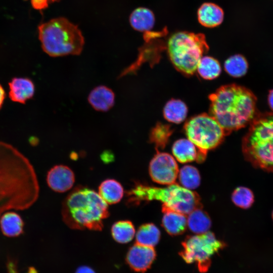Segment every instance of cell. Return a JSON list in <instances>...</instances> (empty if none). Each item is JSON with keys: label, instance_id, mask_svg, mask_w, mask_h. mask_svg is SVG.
Segmentation results:
<instances>
[{"label": "cell", "instance_id": "obj_1", "mask_svg": "<svg viewBox=\"0 0 273 273\" xmlns=\"http://www.w3.org/2000/svg\"><path fill=\"white\" fill-rule=\"evenodd\" d=\"M39 187L32 164L13 146L0 141V217L8 210H23L38 199Z\"/></svg>", "mask_w": 273, "mask_h": 273}, {"label": "cell", "instance_id": "obj_2", "mask_svg": "<svg viewBox=\"0 0 273 273\" xmlns=\"http://www.w3.org/2000/svg\"><path fill=\"white\" fill-rule=\"evenodd\" d=\"M209 98V114L218 122L226 135L249 125L259 113L256 96L241 85H223Z\"/></svg>", "mask_w": 273, "mask_h": 273}, {"label": "cell", "instance_id": "obj_3", "mask_svg": "<svg viewBox=\"0 0 273 273\" xmlns=\"http://www.w3.org/2000/svg\"><path fill=\"white\" fill-rule=\"evenodd\" d=\"M62 216L65 223L72 229L101 231L103 220L109 215L107 204L93 190L76 187L62 203Z\"/></svg>", "mask_w": 273, "mask_h": 273}, {"label": "cell", "instance_id": "obj_4", "mask_svg": "<svg viewBox=\"0 0 273 273\" xmlns=\"http://www.w3.org/2000/svg\"><path fill=\"white\" fill-rule=\"evenodd\" d=\"M242 140L245 160L254 167L273 172V112L259 113Z\"/></svg>", "mask_w": 273, "mask_h": 273}, {"label": "cell", "instance_id": "obj_5", "mask_svg": "<svg viewBox=\"0 0 273 273\" xmlns=\"http://www.w3.org/2000/svg\"><path fill=\"white\" fill-rule=\"evenodd\" d=\"M127 195L130 203L157 200L162 202V206L186 215L202 208L197 193L175 183L164 188L137 183Z\"/></svg>", "mask_w": 273, "mask_h": 273}, {"label": "cell", "instance_id": "obj_6", "mask_svg": "<svg viewBox=\"0 0 273 273\" xmlns=\"http://www.w3.org/2000/svg\"><path fill=\"white\" fill-rule=\"evenodd\" d=\"M38 29L42 49L50 56L79 55L82 50L84 41L81 31L65 18L53 19Z\"/></svg>", "mask_w": 273, "mask_h": 273}, {"label": "cell", "instance_id": "obj_7", "mask_svg": "<svg viewBox=\"0 0 273 273\" xmlns=\"http://www.w3.org/2000/svg\"><path fill=\"white\" fill-rule=\"evenodd\" d=\"M166 48L175 68L191 75L196 71L200 59L209 47L203 34L178 31L168 38Z\"/></svg>", "mask_w": 273, "mask_h": 273}, {"label": "cell", "instance_id": "obj_8", "mask_svg": "<svg viewBox=\"0 0 273 273\" xmlns=\"http://www.w3.org/2000/svg\"><path fill=\"white\" fill-rule=\"evenodd\" d=\"M184 128L188 139L198 149V163L203 162L208 151L219 145L226 135L215 119L206 113L191 118L185 123Z\"/></svg>", "mask_w": 273, "mask_h": 273}, {"label": "cell", "instance_id": "obj_9", "mask_svg": "<svg viewBox=\"0 0 273 273\" xmlns=\"http://www.w3.org/2000/svg\"><path fill=\"white\" fill-rule=\"evenodd\" d=\"M181 244L183 249L179 255L187 263H196L201 272L208 270L211 257L225 246L210 232L189 236Z\"/></svg>", "mask_w": 273, "mask_h": 273}, {"label": "cell", "instance_id": "obj_10", "mask_svg": "<svg viewBox=\"0 0 273 273\" xmlns=\"http://www.w3.org/2000/svg\"><path fill=\"white\" fill-rule=\"evenodd\" d=\"M149 171L152 179L161 185L175 183L178 173V166L173 157L157 150L150 162Z\"/></svg>", "mask_w": 273, "mask_h": 273}, {"label": "cell", "instance_id": "obj_11", "mask_svg": "<svg viewBox=\"0 0 273 273\" xmlns=\"http://www.w3.org/2000/svg\"><path fill=\"white\" fill-rule=\"evenodd\" d=\"M156 255L153 247L135 243L127 254L126 261L134 271L144 272L151 266Z\"/></svg>", "mask_w": 273, "mask_h": 273}, {"label": "cell", "instance_id": "obj_12", "mask_svg": "<svg viewBox=\"0 0 273 273\" xmlns=\"http://www.w3.org/2000/svg\"><path fill=\"white\" fill-rule=\"evenodd\" d=\"M46 180L48 186L53 191L63 193L71 189L75 181L72 170L68 166L57 165L48 172Z\"/></svg>", "mask_w": 273, "mask_h": 273}, {"label": "cell", "instance_id": "obj_13", "mask_svg": "<svg viewBox=\"0 0 273 273\" xmlns=\"http://www.w3.org/2000/svg\"><path fill=\"white\" fill-rule=\"evenodd\" d=\"M9 96L15 102L25 104L35 93L33 82L27 77H14L9 82Z\"/></svg>", "mask_w": 273, "mask_h": 273}, {"label": "cell", "instance_id": "obj_14", "mask_svg": "<svg viewBox=\"0 0 273 273\" xmlns=\"http://www.w3.org/2000/svg\"><path fill=\"white\" fill-rule=\"evenodd\" d=\"M163 216L162 225L170 235L177 236L185 232L187 225L186 215L166 207H162Z\"/></svg>", "mask_w": 273, "mask_h": 273}, {"label": "cell", "instance_id": "obj_15", "mask_svg": "<svg viewBox=\"0 0 273 273\" xmlns=\"http://www.w3.org/2000/svg\"><path fill=\"white\" fill-rule=\"evenodd\" d=\"M197 17L199 22L202 26L213 28L222 22L224 12L221 8L215 4L205 3L199 8Z\"/></svg>", "mask_w": 273, "mask_h": 273}, {"label": "cell", "instance_id": "obj_16", "mask_svg": "<svg viewBox=\"0 0 273 273\" xmlns=\"http://www.w3.org/2000/svg\"><path fill=\"white\" fill-rule=\"evenodd\" d=\"M88 100L94 109L97 111L105 112L113 106L115 102V95L113 92L108 87L100 85L91 91Z\"/></svg>", "mask_w": 273, "mask_h": 273}, {"label": "cell", "instance_id": "obj_17", "mask_svg": "<svg viewBox=\"0 0 273 273\" xmlns=\"http://www.w3.org/2000/svg\"><path fill=\"white\" fill-rule=\"evenodd\" d=\"M12 210H8L1 215L0 228L5 236L15 237L23 233L24 222L18 213Z\"/></svg>", "mask_w": 273, "mask_h": 273}, {"label": "cell", "instance_id": "obj_18", "mask_svg": "<svg viewBox=\"0 0 273 273\" xmlns=\"http://www.w3.org/2000/svg\"><path fill=\"white\" fill-rule=\"evenodd\" d=\"M155 16L153 12L146 8H138L130 14L129 22L135 30L147 32L151 31L155 24Z\"/></svg>", "mask_w": 273, "mask_h": 273}, {"label": "cell", "instance_id": "obj_19", "mask_svg": "<svg viewBox=\"0 0 273 273\" xmlns=\"http://www.w3.org/2000/svg\"><path fill=\"white\" fill-rule=\"evenodd\" d=\"M172 152L180 163H185L197 160L198 149L188 139H181L175 141L172 146Z\"/></svg>", "mask_w": 273, "mask_h": 273}, {"label": "cell", "instance_id": "obj_20", "mask_svg": "<svg viewBox=\"0 0 273 273\" xmlns=\"http://www.w3.org/2000/svg\"><path fill=\"white\" fill-rule=\"evenodd\" d=\"M98 194L103 200L109 204L120 202L124 195L123 187L114 179H107L100 184Z\"/></svg>", "mask_w": 273, "mask_h": 273}, {"label": "cell", "instance_id": "obj_21", "mask_svg": "<svg viewBox=\"0 0 273 273\" xmlns=\"http://www.w3.org/2000/svg\"><path fill=\"white\" fill-rule=\"evenodd\" d=\"M188 214L187 225L191 231L196 234L208 232L211 225V219L201 208H197Z\"/></svg>", "mask_w": 273, "mask_h": 273}, {"label": "cell", "instance_id": "obj_22", "mask_svg": "<svg viewBox=\"0 0 273 273\" xmlns=\"http://www.w3.org/2000/svg\"><path fill=\"white\" fill-rule=\"evenodd\" d=\"M160 238L159 229L152 223L142 224L139 228L135 236L136 243L153 247Z\"/></svg>", "mask_w": 273, "mask_h": 273}, {"label": "cell", "instance_id": "obj_23", "mask_svg": "<svg viewBox=\"0 0 273 273\" xmlns=\"http://www.w3.org/2000/svg\"><path fill=\"white\" fill-rule=\"evenodd\" d=\"M188 108L186 105L179 100L172 99L169 101L163 109L164 118L168 121L179 123L186 118Z\"/></svg>", "mask_w": 273, "mask_h": 273}, {"label": "cell", "instance_id": "obj_24", "mask_svg": "<svg viewBox=\"0 0 273 273\" xmlns=\"http://www.w3.org/2000/svg\"><path fill=\"white\" fill-rule=\"evenodd\" d=\"M111 234L117 242L127 243L131 241L134 236V226L129 220H120L112 225Z\"/></svg>", "mask_w": 273, "mask_h": 273}, {"label": "cell", "instance_id": "obj_25", "mask_svg": "<svg viewBox=\"0 0 273 273\" xmlns=\"http://www.w3.org/2000/svg\"><path fill=\"white\" fill-rule=\"evenodd\" d=\"M197 70L203 78L208 80L218 77L221 72V67L218 61L209 57H202L198 64Z\"/></svg>", "mask_w": 273, "mask_h": 273}, {"label": "cell", "instance_id": "obj_26", "mask_svg": "<svg viewBox=\"0 0 273 273\" xmlns=\"http://www.w3.org/2000/svg\"><path fill=\"white\" fill-rule=\"evenodd\" d=\"M248 64L244 56L237 54L229 58L224 63L226 72L234 77H240L247 72Z\"/></svg>", "mask_w": 273, "mask_h": 273}, {"label": "cell", "instance_id": "obj_27", "mask_svg": "<svg viewBox=\"0 0 273 273\" xmlns=\"http://www.w3.org/2000/svg\"><path fill=\"white\" fill-rule=\"evenodd\" d=\"M179 180L182 187L193 190L200 184V175L198 170L192 165L183 167L179 172Z\"/></svg>", "mask_w": 273, "mask_h": 273}, {"label": "cell", "instance_id": "obj_28", "mask_svg": "<svg viewBox=\"0 0 273 273\" xmlns=\"http://www.w3.org/2000/svg\"><path fill=\"white\" fill-rule=\"evenodd\" d=\"M173 132L169 125L158 123L151 130L150 140L155 144L157 150L163 149L168 142V140Z\"/></svg>", "mask_w": 273, "mask_h": 273}, {"label": "cell", "instance_id": "obj_29", "mask_svg": "<svg viewBox=\"0 0 273 273\" xmlns=\"http://www.w3.org/2000/svg\"><path fill=\"white\" fill-rule=\"evenodd\" d=\"M232 200L236 206L243 209H248L254 202V195L250 189L239 187L233 191Z\"/></svg>", "mask_w": 273, "mask_h": 273}, {"label": "cell", "instance_id": "obj_30", "mask_svg": "<svg viewBox=\"0 0 273 273\" xmlns=\"http://www.w3.org/2000/svg\"><path fill=\"white\" fill-rule=\"evenodd\" d=\"M31 3L33 8L36 10H42L48 6V0H31Z\"/></svg>", "mask_w": 273, "mask_h": 273}, {"label": "cell", "instance_id": "obj_31", "mask_svg": "<svg viewBox=\"0 0 273 273\" xmlns=\"http://www.w3.org/2000/svg\"><path fill=\"white\" fill-rule=\"evenodd\" d=\"M8 273H19L16 263L13 260H9L7 263Z\"/></svg>", "mask_w": 273, "mask_h": 273}, {"label": "cell", "instance_id": "obj_32", "mask_svg": "<svg viewBox=\"0 0 273 273\" xmlns=\"http://www.w3.org/2000/svg\"><path fill=\"white\" fill-rule=\"evenodd\" d=\"M75 273H95L91 268L86 266L78 267Z\"/></svg>", "mask_w": 273, "mask_h": 273}, {"label": "cell", "instance_id": "obj_33", "mask_svg": "<svg viewBox=\"0 0 273 273\" xmlns=\"http://www.w3.org/2000/svg\"><path fill=\"white\" fill-rule=\"evenodd\" d=\"M6 98V93L3 87L0 83V109H1Z\"/></svg>", "mask_w": 273, "mask_h": 273}, {"label": "cell", "instance_id": "obj_34", "mask_svg": "<svg viewBox=\"0 0 273 273\" xmlns=\"http://www.w3.org/2000/svg\"><path fill=\"white\" fill-rule=\"evenodd\" d=\"M267 101L270 108L273 111V89L269 92Z\"/></svg>", "mask_w": 273, "mask_h": 273}, {"label": "cell", "instance_id": "obj_35", "mask_svg": "<svg viewBox=\"0 0 273 273\" xmlns=\"http://www.w3.org/2000/svg\"><path fill=\"white\" fill-rule=\"evenodd\" d=\"M59 1V0H48L49 3L57 2V1Z\"/></svg>", "mask_w": 273, "mask_h": 273}, {"label": "cell", "instance_id": "obj_36", "mask_svg": "<svg viewBox=\"0 0 273 273\" xmlns=\"http://www.w3.org/2000/svg\"><path fill=\"white\" fill-rule=\"evenodd\" d=\"M271 217H272V220H273V210H272V212H271Z\"/></svg>", "mask_w": 273, "mask_h": 273}]
</instances>
